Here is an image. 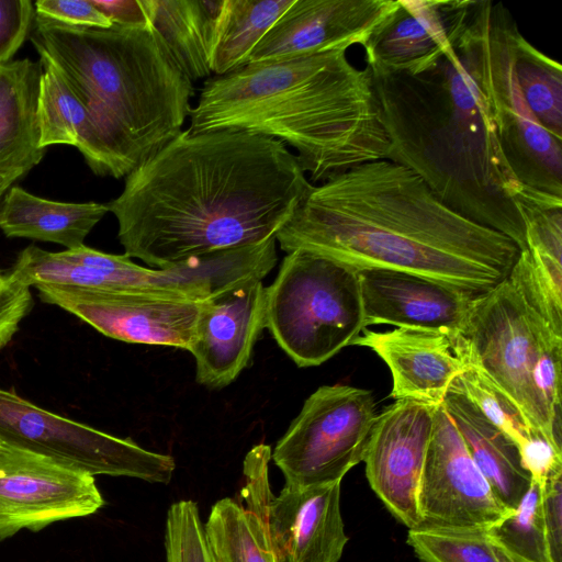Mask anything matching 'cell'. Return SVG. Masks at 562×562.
Listing matches in <instances>:
<instances>
[{
    "label": "cell",
    "mask_w": 562,
    "mask_h": 562,
    "mask_svg": "<svg viewBox=\"0 0 562 562\" xmlns=\"http://www.w3.org/2000/svg\"><path fill=\"white\" fill-rule=\"evenodd\" d=\"M448 43L412 75L369 68L390 149L449 207L527 249L528 196L503 153L497 95L521 33L491 0L443 1Z\"/></svg>",
    "instance_id": "1"
},
{
    "label": "cell",
    "mask_w": 562,
    "mask_h": 562,
    "mask_svg": "<svg viewBox=\"0 0 562 562\" xmlns=\"http://www.w3.org/2000/svg\"><path fill=\"white\" fill-rule=\"evenodd\" d=\"M313 186L280 140L186 130L133 170L108 206L124 255L169 269L276 237Z\"/></svg>",
    "instance_id": "2"
},
{
    "label": "cell",
    "mask_w": 562,
    "mask_h": 562,
    "mask_svg": "<svg viewBox=\"0 0 562 562\" xmlns=\"http://www.w3.org/2000/svg\"><path fill=\"white\" fill-rule=\"evenodd\" d=\"M276 240L363 269L417 274L482 294L520 250L504 234L442 202L406 166L368 161L313 186Z\"/></svg>",
    "instance_id": "3"
},
{
    "label": "cell",
    "mask_w": 562,
    "mask_h": 562,
    "mask_svg": "<svg viewBox=\"0 0 562 562\" xmlns=\"http://www.w3.org/2000/svg\"><path fill=\"white\" fill-rule=\"evenodd\" d=\"M192 134L246 132L292 146L313 183L386 158L368 67L345 50L248 64L206 80L191 108Z\"/></svg>",
    "instance_id": "4"
},
{
    "label": "cell",
    "mask_w": 562,
    "mask_h": 562,
    "mask_svg": "<svg viewBox=\"0 0 562 562\" xmlns=\"http://www.w3.org/2000/svg\"><path fill=\"white\" fill-rule=\"evenodd\" d=\"M30 38L90 112L121 178L182 132L193 82L153 25L72 27L35 14Z\"/></svg>",
    "instance_id": "5"
},
{
    "label": "cell",
    "mask_w": 562,
    "mask_h": 562,
    "mask_svg": "<svg viewBox=\"0 0 562 562\" xmlns=\"http://www.w3.org/2000/svg\"><path fill=\"white\" fill-rule=\"evenodd\" d=\"M266 328L297 367L333 358L366 329L359 270L305 249L266 288Z\"/></svg>",
    "instance_id": "6"
},
{
    "label": "cell",
    "mask_w": 562,
    "mask_h": 562,
    "mask_svg": "<svg viewBox=\"0 0 562 562\" xmlns=\"http://www.w3.org/2000/svg\"><path fill=\"white\" fill-rule=\"evenodd\" d=\"M46 266L52 285L146 292L202 301L248 279H263L276 266V238L212 252L169 269L145 268L125 255L82 245L59 251Z\"/></svg>",
    "instance_id": "7"
},
{
    "label": "cell",
    "mask_w": 562,
    "mask_h": 562,
    "mask_svg": "<svg viewBox=\"0 0 562 562\" xmlns=\"http://www.w3.org/2000/svg\"><path fill=\"white\" fill-rule=\"evenodd\" d=\"M0 443L93 476H128L168 484L176 469L169 454L48 412L4 389H0Z\"/></svg>",
    "instance_id": "8"
},
{
    "label": "cell",
    "mask_w": 562,
    "mask_h": 562,
    "mask_svg": "<svg viewBox=\"0 0 562 562\" xmlns=\"http://www.w3.org/2000/svg\"><path fill=\"white\" fill-rule=\"evenodd\" d=\"M543 323L548 322L507 276L475 297L461 335L468 364L481 370L519 408L533 430L562 450L532 382Z\"/></svg>",
    "instance_id": "9"
},
{
    "label": "cell",
    "mask_w": 562,
    "mask_h": 562,
    "mask_svg": "<svg viewBox=\"0 0 562 562\" xmlns=\"http://www.w3.org/2000/svg\"><path fill=\"white\" fill-rule=\"evenodd\" d=\"M375 417L371 391L341 384L319 386L305 400L271 459L285 484L304 487L341 482L363 461Z\"/></svg>",
    "instance_id": "10"
},
{
    "label": "cell",
    "mask_w": 562,
    "mask_h": 562,
    "mask_svg": "<svg viewBox=\"0 0 562 562\" xmlns=\"http://www.w3.org/2000/svg\"><path fill=\"white\" fill-rule=\"evenodd\" d=\"M271 448L259 443L244 460L246 508L263 520L280 562H339L348 537L340 509L341 482L284 484L274 496L269 483Z\"/></svg>",
    "instance_id": "11"
},
{
    "label": "cell",
    "mask_w": 562,
    "mask_h": 562,
    "mask_svg": "<svg viewBox=\"0 0 562 562\" xmlns=\"http://www.w3.org/2000/svg\"><path fill=\"white\" fill-rule=\"evenodd\" d=\"M417 510L413 529L440 531H486L512 512L494 494L442 404L434 407Z\"/></svg>",
    "instance_id": "12"
},
{
    "label": "cell",
    "mask_w": 562,
    "mask_h": 562,
    "mask_svg": "<svg viewBox=\"0 0 562 562\" xmlns=\"http://www.w3.org/2000/svg\"><path fill=\"white\" fill-rule=\"evenodd\" d=\"M103 505L93 475L0 443V542L23 529L92 515Z\"/></svg>",
    "instance_id": "13"
},
{
    "label": "cell",
    "mask_w": 562,
    "mask_h": 562,
    "mask_svg": "<svg viewBox=\"0 0 562 562\" xmlns=\"http://www.w3.org/2000/svg\"><path fill=\"white\" fill-rule=\"evenodd\" d=\"M35 288L43 302L77 316L110 338L186 350L191 345L200 301L146 292Z\"/></svg>",
    "instance_id": "14"
},
{
    "label": "cell",
    "mask_w": 562,
    "mask_h": 562,
    "mask_svg": "<svg viewBox=\"0 0 562 562\" xmlns=\"http://www.w3.org/2000/svg\"><path fill=\"white\" fill-rule=\"evenodd\" d=\"M432 426V406L397 400L376 414L363 457L370 486L408 529L419 521L417 491Z\"/></svg>",
    "instance_id": "15"
},
{
    "label": "cell",
    "mask_w": 562,
    "mask_h": 562,
    "mask_svg": "<svg viewBox=\"0 0 562 562\" xmlns=\"http://www.w3.org/2000/svg\"><path fill=\"white\" fill-rule=\"evenodd\" d=\"M266 328V286L248 279L200 301L191 345L199 384L221 389L248 366Z\"/></svg>",
    "instance_id": "16"
},
{
    "label": "cell",
    "mask_w": 562,
    "mask_h": 562,
    "mask_svg": "<svg viewBox=\"0 0 562 562\" xmlns=\"http://www.w3.org/2000/svg\"><path fill=\"white\" fill-rule=\"evenodd\" d=\"M397 4L398 0H294L258 42L248 64L363 45Z\"/></svg>",
    "instance_id": "17"
},
{
    "label": "cell",
    "mask_w": 562,
    "mask_h": 562,
    "mask_svg": "<svg viewBox=\"0 0 562 562\" xmlns=\"http://www.w3.org/2000/svg\"><path fill=\"white\" fill-rule=\"evenodd\" d=\"M352 345L374 351L392 375L390 396L436 407L468 368L461 334L396 327L389 331L363 329Z\"/></svg>",
    "instance_id": "18"
},
{
    "label": "cell",
    "mask_w": 562,
    "mask_h": 562,
    "mask_svg": "<svg viewBox=\"0 0 562 562\" xmlns=\"http://www.w3.org/2000/svg\"><path fill=\"white\" fill-rule=\"evenodd\" d=\"M364 327L394 325L462 334L477 295L417 274L359 270Z\"/></svg>",
    "instance_id": "19"
},
{
    "label": "cell",
    "mask_w": 562,
    "mask_h": 562,
    "mask_svg": "<svg viewBox=\"0 0 562 562\" xmlns=\"http://www.w3.org/2000/svg\"><path fill=\"white\" fill-rule=\"evenodd\" d=\"M447 43L442 1L398 0L362 46L367 67L415 75L429 67Z\"/></svg>",
    "instance_id": "20"
},
{
    "label": "cell",
    "mask_w": 562,
    "mask_h": 562,
    "mask_svg": "<svg viewBox=\"0 0 562 562\" xmlns=\"http://www.w3.org/2000/svg\"><path fill=\"white\" fill-rule=\"evenodd\" d=\"M40 148L56 144L75 146L97 176L121 178L100 130L66 77L45 55H40Z\"/></svg>",
    "instance_id": "21"
},
{
    "label": "cell",
    "mask_w": 562,
    "mask_h": 562,
    "mask_svg": "<svg viewBox=\"0 0 562 562\" xmlns=\"http://www.w3.org/2000/svg\"><path fill=\"white\" fill-rule=\"evenodd\" d=\"M442 405L494 494L513 510L532 480L521 464L517 445L459 392L450 389Z\"/></svg>",
    "instance_id": "22"
},
{
    "label": "cell",
    "mask_w": 562,
    "mask_h": 562,
    "mask_svg": "<svg viewBox=\"0 0 562 562\" xmlns=\"http://www.w3.org/2000/svg\"><path fill=\"white\" fill-rule=\"evenodd\" d=\"M109 212L108 204L60 202L11 187L0 203V228L8 237H23L78 248Z\"/></svg>",
    "instance_id": "23"
},
{
    "label": "cell",
    "mask_w": 562,
    "mask_h": 562,
    "mask_svg": "<svg viewBox=\"0 0 562 562\" xmlns=\"http://www.w3.org/2000/svg\"><path fill=\"white\" fill-rule=\"evenodd\" d=\"M41 61L30 58L0 65V167L36 166L40 148L38 93Z\"/></svg>",
    "instance_id": "24"
},
{
    "label": "cell",
    "mask_w": 562,
    "mask_h": 562,
    "mask_svg": "<svg viewBox=\"0 0 562 562\" xmlns=\"http://www.w3.org/2000/svg\"><path fill=\"white\" fill-rule=\"evenodd\" d=\"M150 24L193 82L211 74L210 43L221 0H144Z\"/></svg>",
    "instance_id": "25"
},
{
    "label": "cell",
    "mask_w": 562,
    "mask_h": 562,
    "mask_svg": "<svg viewBox=\"0 0 562 562\" xmlns=\"http://www.w3.org/2000/svg\"><path fill=\"white\" fill-rule=\"evenodd\" d=\"M294 0H221L214 19L209 66L215 76L248 64L258 42Z\"/></svg>",
    "instance_id": "26"
},
{
    "label": "cell",
    "mask_w": 562,
    "mask_h": 562,
    "mask_svg": "<svg viewBox=\"0 0 562 562\" xmlns=\"http://www.w3.org/2000/svg\"><path fill=\"white\" fill-rule=\"evenodd\" d=\"M216 562H280L259 515L225 497L204 524Z\"/></svg>",
    "instance_id": "27"
},
{
    "label": "cell",
    "mask_w": 562,
    "mask_h": 562,
    "mask_svg": "<svg viewBox=\"0 0 562 562\" xmlns=\"http://www.w3.org/2000/svg\"><path fill=\"white\" fill-rule=\"evenodd\" d=\"M515 71L522 98L538 123L562 139V68L522 35L519 37Z\"/></svg>",
    "instance_id": "28"
},
{
    "label": "cell",
    "mask_w": 562,
    "mask_h": 562,
    "mask_svg": "<svg viewBox=\"0 0 562 562\" xmlns=\"http://www.w3.org/2000/svg\"><path fill=\"white\" fill-rule=\"evenodd\" d=\"M485 533L513 562H553L543 519L541 483L532 479L517 506Z\"/></svg>",
    "instance_id": "29"
},
{
    "label": "cell",
    "mask_w": 562,
    "mask_h": 562,
    "mask_svg": "<svg viewBox=\"0 0 562 562\" xmlns=\"http://www.w3.org/2000/svg\"><path fill=\"white\" fill-rule=\"evenodd\" d=\"M517 447L533 430L519 408L477 368L468 366L451 385Z\"/></svg>",
    "instance_id": "30"
},
{
    "label": "cell",
    "mask_w": 562,
    "mask_h": 562,
    "mask_svg": "<svg viewBox=\"0 0 562 562\" xmlns=\"http://www.w3.org/2000/svg\"><path fill=\"white\" fill-rule=\"evenodd\" d=\"M407 542L422 562H502L485 531L408 529Z\"/></svg>",
    "instance_id": "31"
},
{
    "label": "cell",
    "mask_w": 562,
    "mask_h": 562,
    "mask_svg": "<svg viewBox=\"0 0 562 562\" xmlns=\"http://www.w3.org/2000/svg\"><path fill=\"white\" fill-rule=\"evenodd\" d=\"M165 550L167 562H216L194 501H179L169 507Z\"/></svg>",
    "instance_id": "32"
},
{
    "label": "cell",
    "mask_w": 562,
    "mask_h": 562,
    "mask_svg": "<svg viewBox=\"0 0 562 562\" xmlns=\"http://www.w3.org/2000/svg\"><path fill=\"white\" fill-rule=\"evenodd\" d=\"M538 342L532 382L553 436L561 443L562 335L548 323H543L539 329Z\"/></svg>",
    "instance_id": "33"
},
{
    "label": "cell",
    "mask_w": 562,
    "mask_h": 562,
    "mask_svg": "<svg viewBox=\"0 0 562 562\" xmlns=\"http://www.w3.org/2000/svg\"><path fill=\"white\" fill-rule=\"evenodd\" d=\"M34 16L31 0H0V65L12 61L31 32Z\"/></svg>",
    "instance_id": "34"
},
{
    "label": "cell",
    "mask_w": 562,
    "mask_h": 562,
    "mask_svg": "<svg viewBox=\"0 0 562 562\" xmlns=\"http://www.w3.org/2000/svg\"><path fill=\"white\" fill-rule=\"evenodd\" d=\"M31 286L12 271L0 280V349L4 348L19 330L21 321L32 308Z\"/></svg>",
    "instance_id": "35"
},
{
    "label": "cell",
    "mask_w": 562,
    "mask_h": 562,
    "mask_svg": "<svg viewBox=\"0 0 562 562\" xmlns=\"http://www.w3.org/2000/svg\"><path fill=\"white\" fill-rule=\"evenodd\" d=\"M35 14L72 27L108 29L113 24L91 0H37Z\"/></svg>",
    "instance_id": "36"
},
{
    "label": "cell",
    "mask_w": 562,
    "mask_h": 562,
    "mask_svg": "<svg viewBox=\"0 0 562 562\" xmlns=\"http://www.w3.org/2000/svg\"><path fill=\"white\" fill-rule=\"evenodd\" d=\"M542 512L553 562H562V468L541 483Z\"/></svg>",
    "instance_id": "37"
},
{
    "label": "cell",
    "mask_w": 562,
    "mask_h": 562,
    "mask_svg": "<svg viewBox=\"0 0 562 562\" xmlns=\"http://www.w3.org/2000/svg\"><path fill=\"white\" fill-rule=\"evenodd\" d=\"M521 464L531 479L542 483L555 469L562 468V450L558 449L539 431H532L518 446Z\"/></svg>",
    "instance_id": "38"
},
{
    "label": "cell",
    "mask_w": 562,
    "mask_h": 562,
    "mask_svg": "<svg viewBox=\"0 0 562 562\" xmlns=\"http://www.w3.org/2000/svg\"><path fill=\"white\" fill-rule=\"evenodd\" d=\"M113 25L147 26L151 25L144 0H91Z\"/></svg>",
    "instance_id": "39"
},
{
    "label": "cell",
    "mask_w": 562,
    "mask_h": 562,
    "mask_svg": "<svg viewBox=\"0 0 562 562\" xmlns=\"http://www.w3.org/2000/svg\"><path fill=\"white\" fill-rule=\"evenodd\" d=\"M32 168L29 166L0 167V203L12 184L25 176Z\"/></svg>",
    "instance_id": "40"
},
{
    "label": "cell",
    "mask_w": 562,
    "mask_h": 562,
    "mask_svg": "<svg viewBox=\"0 0 562 562\" xmlns=\"http://www.w3.org/2000/svg\"><path fill=\"white\" fill-rule=\"evenodd\" d=\"M497 552H498V555H499V559L502 562H513V561L508 560L506 557H504L498 550H497Z\"/></svg>",
    "instance_id": "41"
},
{
    "label": "cell",
    "mask_w": 562,
    "mask_h": 562,
    "mask_svg": "<svg viewBox=\"0 0 562 562\" xmlns=\"http://www.w3.org/2000/svg\"><path fill=\"white\" fill-rule=\"evenodd\" d=\"M2 279V274H0V280Z\"/></svg>",
    "instance_id": "42"
}]
</instances>
